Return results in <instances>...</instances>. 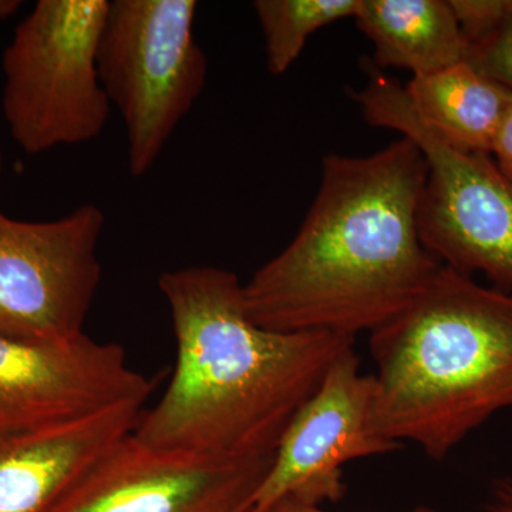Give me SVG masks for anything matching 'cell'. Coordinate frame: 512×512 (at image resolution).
<instances>
[{
	"label": "cell",
	"instance_id": "cell-7",
	"mask_svg": "<svg viewBox=\"0 0 512 512\" xmlns=\"http://www.w3.org/2000/svg\"><path fill=\"white\" fill-rule=\"evenodd\" d=\"M104 225L94 204L45 222L0 211V333L37 342L83 335L101 282L97 248Z\"/></svg>",
	"mask_w": 512,
	"mask_h": 512
},
{
	"label": "cell",
	"instance_id": "cell-21",
	"mask_svg": "<svg viewBox=\"0 0 512 512\" xmlns=\"http://www.w3.org/2000/svg\"><path fill=\"white\" fill-rule=\"evenodd\" d=\"M3 160H2V150H0V173H2Z\"/></svg>",
	"mask_w": 512,
	"mask_h": 512
},
{
	"label": "cell",
	"instance_id": "cell-4",
	"mask_svg": "<svg viewBox=\"0 0 512 512\" xmlns=\"http://www.w3.org/2000/svg\"><path fill=\"white\" fill-rule=\"evenodd\" d=\"M367 123L412 141L427 163L419 205L421 241L444 266L484 275L494 288L512 292V180L491 154L447 144L421 121L406 90L372 73L355 94Z\"/></svg>",
	"mask_w": 512,
	"mask_h": 512
},
{
	"label": "cell",
	"instance_id": "cell-17",
	"mask_svg": "<svg viewBox=\"0 0 512 512\" xmlns=\"http://www.w3.org/2000/svg\"><path fill=\"white\" fill-rule=\"evenodd\" d=\"M495 163L512 180V104L507 116L501 124L500 131L495 137L493 150H491Z\"/></svg>",
	"mask_w": 512,
	"mask_h": 512
},
{
	"label": "cell",
	"instance_id": "cell-12",
	"mask_svg": "<svg viewBox=\"0 0 512 512\" xmlns=\"http://www.w3.org/2000/svg\"><path fill=\"white\" fill-rule=\"evenodd\" d=\"M353 19L377 67L419 77L467 62L470 46L448 0H360Z\"/></svg>",
	"mask_w": 512,
	"mask_h": 512
},
{
	"label": "cell",
	"instance_id": "cell-19",
	"mask_svg": "<svg viewBox=\"0 0 512 512\" xmlns=\"http://www.w3.org/2000/svg\"><path fill=\"white\" fill-rule=\"evenodd\" d=\"M491 512H512V483H503L495 491Z\"/></svg>",
	"mask_w": 512,
	"mask_h": 512
},
{
	"label": "cell",
	"instance_id": "cell-8",
	"mask_svg": "<svg viewBox=\"0 0 512 512\" xmlns=\"http://www.w3.org/2000/svg\"><path fill=\"white\" fill-rule=\"evenodd\" d=\"M375 394V377L360 372L355 346L345 350L289 421L249 512L285 500L336 503L345 495L346 464L400 450L373 426Z\"/></svg>",
	"mask_w": 512,
	"mask_h": 512
},
{
	"label": "cell",
	"instance_id": "cell-5",
	"mask_svg": "<svg viewBox=\"0 0 512 512\" xmlns=\"http://www.w3.org/2000/svg\"><path fill=\"white\" fill-rule=\"evenodd\" d=\"M109 0H39L2 57V110L10 136L29 156L79 146L109 121L97 47Z\"/></svg>",
	"mask_w": 512,
	"mask_h": 512
},
{
	"label": "cell",
	"instance_id": "cell-14",
	"mask_svg": "<svg viewBox=\"0 0 512 512\" xmlns=\"http://www.w3.org/2000/svg\"><path fill=\"white\" fill-rule=\"evenodd\" d=\"M359 6L360 0H256L269 73L288 72L313 33L338 20L355 18Z\"/></svg>",
	"mask_w": 512,
	"mask_h": 512
},
{
	"label": "cell",
	"instance_id": "cell-11",
	"mask_svg": "<svg viewBox=\"0 0 512 512\" xmlns=\"http://www.w3.org/2000/svg\"><path fill=\"white\" fill-rule=\"evenodd\" d=\"M144 402L110 407L0 440V512H49L111 447L136 430Z\"/></svg>",
	"mask_w": 512,
	"mask_h": 512
},
{
	"label": "cell",
	"instance_id": "cell-3",
	"mask_svg": "<svg viewBox=\"0 0 512 512\" xmlns=\"http://www.w3.org/2000/svg\"><path fill=\"white\" fill-rule=\"evenodd\" d=\"M373 426L443 460L512 409V292L441 266L419 298L370 333Z\"/></svg>",
	"mask_w": 512,
	"mask_h": 512
},
{
	"label": "cell",
	"instance_id": "cell-16",
	"mask_svg": "<svg viewBox=\"0 0 512 512\" xmlns=\"http://www.w3.org/2000/svg\"><path fill=\"white\" fill-rule=\"evenodd\" d=\"M448 3L470 46L500 25L511 0H448Z\"/></svg>",
	"mask_w": 512,
	"mask_h": 512
},
{
	"label": "cell",
	"instance_id": "cell-20",
	"mask_svg": "<svg viewBox=\"0 0 512 512\" xmlns=\"http://www.w3.org/2000/svg\"><path fill=\"white\" fill-rule=\"evenodd\" d=\"M22 3L19 0H0V20L10 18L18 12Z\"/></svg>",
	"mask_w": 512,
	"mask_h": 512
},
{
	"label": "cell",
	"instance_id": "cell-18",
	"mask_svg": "<svg viewBox=\"0 0 512 512\" xmlns=\"http://www.w3.org/2000/svg\"><path fill=\"white\" fill-rule=\"evenodd\" d=\"M265 512H328L322 510L319 505L303 504L298 501L285 500L281 503L275 504L274 507L269 508ZM412 512H436L430 508H417Z\"/></svg>",
	"mask_w": 512,
	"mask_h": 512
},
{
	"label": "cell",
	"instance_id": "cell-1",
	"mask_svg": "<svg viewBox=\"0 0 512 512\" xmlns=\"http://www.w3.org/2000/svg\"><path fill=\"white\" fill-rule=\"evenodd\" d=\"M426 178L404 137L369 156L323 158L298 234L244 284L256 325L356 339L406 311L443 266L420 237Z\"/></svg>",
	"mask_w": 512,
	"mask_h": 512
},
{
	"label": "cell",
	"instance_id": "cell-13",
	"mask_svg": "<svg viewBox=\"0 0 512 512\" xmlns=\"http://www.w3.org/2000/svg\"><path fill=\"white\" fill-rule=\"evenodd\" d=\"M404 90L427 127L468 153L491 154L512 104L511 90L467 62L412 77Z\"/></svg>",
	"mask_w": 512,
	"mask_h": 512
},
{
	"label": "cell",
	"instance_id": "cell-6",
	"mask_svg": "<svg viewBox=\"0 0 512 512\" xmlns=\"http://www.w3.org/2000/svg\"><path fill=\"white\" fill-rule=\"evenodd\" d=\"M195 0H113L97 67L126 127L128 168L146 175L204 92L208 60L195 39Z\"/></svg>",
	"mask_w": 512,
	"mask_h": 512
},
{
	"label": "cell",
	"instance_id": "cell-15",
	"mask_svg": "<svg viewBox=\"0 0 512 512\" xmlns=\"http://www.w3.org/2000/svg\"><path fill=\"white\" fill-rule=\"evenodd\" d=\"M467 63L512 92V0L500 25L468 47Z\"/></svg>",
	"mask_w": 512,
	"mask_h": 512
},
{
	"label": "cell",
	"instance_id": "cell-9",
	"mask_svg": "<svg viewBox=\"0 0 512 512\" xmlns=\"http://www.w3.org/2000/svg\"><path fill=\"white\" fill-rule=\"evenodd\" d=\"M153 380L131 369L126 350L83 333L37 342L0 333V440L25 436L128 402H144Z\"/></svg>",
	"mask_w": 512,
	"mask_h": 512
},
{
	"label": "cell",
	"instance_id": "cell-10",
	"mask_svg": "<svg viewBox=\"0 0 512 512\" xmlns=\"http://www.w3.org/2000/svg\"><path fill=\"white\" fill-rule=\"evenodd\" d=\"M272 457L224 461L163 450L133 431L49 512H249Z\"/></svg>",
	"mask_w": 512,
	"mask_h": 512
},
{
	"label": "cell",
	"instance_id": "cell-2",
	"mask_svg": "<svg viewBox=\"0 0 512 512\" xmlns=\"http://www.w3.org/2000/svg\"><path fill=\"white\" fill-rule=\"evenodd\" d=\"M158 286L170 308L177 365L134 434L148 446L224 461L274 456L289 421L318 389L349 336L256 325L228 269L187 266Z\"/></svg>",
	"mask_w": 512,
	"mask_h": 512
}]
</instances>
